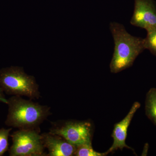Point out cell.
Returning a JSON list of instances; mask_svg holds the SVG:
<instances>
[{
    "label": "cell",
    "instance_id": "6da1fadb",
    "mask_svg": "<svg viewBox=\"0 0 156 156\" xmlns=\"http://www.w3.org/2000/svg\"><path fill=\"white\" fill-rule=\"evenodd\" d=\"M110 29L115 44L110 68L112 73H116L131 66L145 50L144 39L131 35L124 26L117 22L111 23Z\"/></svg>",
    "mask_w": 156,
    "mask_h": 156
},
{
    "label": "cell",
    "instance_id": "7a4b0ae2",
    "mask_svg": "<svg viewBox=\"0 0 156 156\" xmlns=\"http://www.w3.org/2000/svg\"><path fill=\"white\" fill-rule=\"evenodd\" d=\"M9 111L7 126L19 129H39V126L50 115V108L13 95L8 99Z\"/></svg>",
    "mask_w": 156,
    "mask_h": 156
},
{
    "label": "cell",
    "instance_id": "3957f363",
    "mask_svg": "<svg viewBox=\"0 0 156 156\" xmlns=\"http://www.w3.org/2000/svg\"><path fill=\"white\" fill-rule=\"evenodd\" d=\"M0 87L9 95L25 96L30 99H38L41 95L35 78L18 66L0 70Z\"/></svg>",
    "mask_w": 156,
    "mask_h": 156
},
{
    "label": "cell",
    "instance_id": "277c9868",
    "mask_svg": "<svg viewBox=\"0 0 156 156\" xmlns=\"http://www.w3.org/2000/svg\"><path fill=\"white\" fill-rule=\"evenodd\" d=\"M10 156H46L40 129H19L10 135Z\"/></svg>",
    "mask_w": 156,
    "mask_h": 156
},
{
    "label": "cell",
    "instance_id": "5b68a950",
    "mask_svg": "<svg viewBox=\"0 0 156 156\" xmlns=\"http://www.w3.org/2000/svg\"><path fill=\"white\" fill-rule=\"evenodd\" d=\"M50 132L60 135L76 147L92 144V126L87 121H58L52 123Z\"/></svg>",
    "mask_w": 156,
    "mask_h": 156
},
{
    "label": "cell",
    "instance_id": "8992f818",
    "mask_svg": "<svg viewBox=\"0 0 156 156\" xmlns=\"http://www.w3.org/2000/svg\"><path fill=\"white\" fill-rule=\"evenodd\" d=\"M131 25L146 30L156 27V5L153 0H134Z\"/></svg>",
    "mask_w": 156,
    "mask_h": 156
},
{
    "label": "cell",
    "instance_id": "52a82bcc",
    "mask_svg": "<svg viewBox=\"0 0 156 156\" xmlns=\"http://www.w3.org/2000/svg\"><path fill=\"white\" fill-rule=\"evenodd\" d=\"M140 106V104L139 102H134L126 117L119 122L115 124L112 134V136L113 139V143L112 146L106 152L107 154L119 149L122 151L124 148H127L134 151L132 148L126 144V141L128 127L134 115Z\"/></svg>",
    "mask_w": 156,
    "mask_h": 156
},
{
    "label": "cell",
    "instance_id": "ba28073f",
    "mask_svg": "<svg viewBox=\"0 0 156 156\" xmlns=\"http://www.w3.org/2000/svg\"><path fill=\"white\" fill-rule=\"evenodd\" d=\"M41 136L44 147L49 151L48 156H74L76 147L62 136L50 132L43 133Z\"/></svg>",
    "mask_w": 156,
    "mask_h": 156
},
{
    "label": "cell",
    "instance_id": "9c48e42d",
    "mask_svg": "<svg viewBox=\"0 0 156 156\" xmlns=\"http://www.w3.org/2000/svg\"><path fill=\"white\" fill-rule=\"evenodd\" d=\"M147 115L156 125V89L152 88L147 94L145 102Z\"/></svg>",
    "mask_w": 156,
    "mask_h": 156
},
{
    "label": "cell",
    "instance_id": "30bf717a",
    "mask_svg": "<svg viewBox=\"0 0 156 156\" xmlns=\"http://www.w3.org/2000/svg\"><path fill=\"white\" fill-rule=\"evenodd\" d=\"M108 155L105 153L98 152L93 149L92 144H86L76 147L74 155L76 156H104Z\"/></svg>",
    "mask_w": 156,
    "mask_h": 156
},
{
    "label": "cell",
    "instance_id": "8fae6325",
    "mask_svg": "<svg viewBox=\"0 0 156 156\" xmlns=\"http://www.w3.org/2000/svg\"><path fill=\"white\" fill-rule=\"evenodd\" d=\"M147 36L144 39L145 49L156 56V27L147 30Z\"/></svg>",
    "mask_w": 156,
    "mask_h": 156
},
{
    "label": "cell",
    "instance_id": "7c38bea8",
    "mask_svg": "<svg viewBox=\"0 0 156 156\" xmlns=\"http://www.w3.org/2000/svg\"><path fill=\"white\" fill-rule=\"evenodd\" d=\"M11 130L12 128L0 129V156H3L9 150V137Z\"/></svg>",
    "mask_w": 156,
    "mask_h": 156
},
{
    "label": "cell",
    "instance_id": "4fadbf2b",
    "mask_svg": "<svg viewBox=\"0 0 156 156\" xmlns=\"http://www.w3.org/2000/svg\"><path fill=\"white\" fill-rule=\"evenodd\" d=\"M0 101L3 103H5L6 104L8 103V99H6L5 97L4 91L1 87H0Z\"/></svg>",
    "mask_w": 156,
    "mask_h": 156
}]
</instances>
